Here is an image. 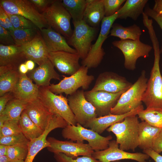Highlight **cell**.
Instances as JSON below:
<instances>
[{"label":"cell","instance_id":"c3c4849f","mask_svg":"<svg viewBox=\"0 0 162 162\" xmlns=\"http://www.w3.org/2000/svg\"><path fill=\"white\" fill-rule=\"evenodd\" d=\"M143 152L148 155L155 162H162V155L156 152L152 149L143 150Z\"/></svg>","mask_w":162,"mask_h":162},{"label":"cell","instance_id":"44dd1931","mask_svg":"<svg viewBox=\"0 0 162 162\" xmlns=\"http://www.w3.org/2000/svg\"><path fill=\"white\" fill-rule=\"evenodd\" d=\"M30 119L44 131L52 117V113L38 98L29 102L25 110Z\"/></svg>","mask_w":162,"mask_h":162},{"label":"cell","instance_id":"484cf974","mask_svg":"<svg viewBox=\"0 0 162 162\" xmlns=\"http://www.w3.org/2000/svg\"><path fill=\"white\" fill-rule=\"evenodd\" d=\"M104 17L103 0H86L83 20L88 25L96 27Z\"/></svg>","mask_w":162,"mask_h":162},{"label":"cell","instance_id":"9a60e30c","mask_svg":"<svg viewBox=\"0 0 162 162\" xmlns=\"http://www.w3.org/2000/svg\"><path fill=\"white\" fill-rule=\"evenodd\" d=\"M133 84L126 78L112 71H105L100 73L97 77L94 85L91 91H103L112 93L126 91Z\"/></svg>","mask_w":162,"mask_h":162},{"label":"cell","instance_id":"ee69618b","mask_svg":"<svg viewBox=\"0 0 162 162\" xmlns=\"http://www.w3.org/2000/svg\"><path fill=\"white\" fill-rule=\"evenodd\" d=\"M39 12H44L50 6L54 0H30Z\"/></svg>","mask_w":162,"mask_h":162},{"label":"cell","instance_id":"4fadbf2b","mask_svg":"<svg viewBox=\"0 0 162 162\" xmlns=\"http://www.w3.org/2000/svg\"><path fill=\"white\" fill-rule=\"evenodd\" d=\"M92 156L101 162H111L123 159H130L138 162H147L150 158L147 154L141 152L130 153L119 148L114 140H110L108 148L104 150L94 152Z\"/></svg>","mask_w":162,"mask_h":162},{"label":"cell","instance_id":"f6af8a7d","mask_svg":"<svg viewBox=\"0 0 162 162\" xmlns=\"http://www.w3.org/2000/svg\"><path fill=\"white\" fill-rule=\"evenodd\" d=\"M144 12L148 16L153 19L158 24L162 30V16L158 14L148 6L145 8ZM160 51V54L162 53V43Z\"/></svg>","mask_w":162,"mask_h":162},{"label":"cell","instance_id":"1f68e13d","mask_svg":"<svg viewBox=\"0 0 162 162\" xmlns=\"http://www.w3.org/2000/svg\"><path fill=\"white\" fill-rule=\"evenodd\" d=\"M19 124L22 133L29 141L39 137L44 131L32 122L25 110L21 114Z\"/></svg>","mask_w":162,"mask_h":162},{"label":"cell","instance_id":"60d3db41","mask_svg":"<svg viewBox=\"0 0 162 162\" xmlns=\"http://www.w3.org/2000/svg\"><path fill=\"white\" fill-rule=\"evenodd\" d=\"M29 141L22 133L0 137V144L8 146L20 143L28 144Z\"/></svg>","mask_w":162,"mask_h":162},{"label":"cell","instance_id":"e575fe53","mask_svg":"<svg viewBox=\"0 0 162 162\" xmlns=\"http://www.w3.org/2000/svg\"><path fill=\"white\" fill-rule=\"evenodd\" d=\"M39 30L38 28L15 29L10 33L16 45L21 46L32 41Z\"/></svg>","mask_w":162,"mask_h":162},{"label":"cell","instance_id":"30bf717a","mask_svg":"<svg viewBox=\"0 0 162 162\" xmlns=\"http://www.w3.org/2000/svg\"><path fill=\"white\" fill-rule=\"evenodd\" d=\"M117 12L109 17H104L101 21L100 32L95 43L92 45L87 57L82 60V66L88 69L95 68L101 62L105 55L102 45L110 33V30L115 20L118 19Z\"/></svg>","mask_w":162,"mask_h":162},{"label":"cell","instance_id":"8992f818","mask_svg":"<svg viewBox=\"0 0 162 162\" xmlns=\"http://www.w3.org/2000/svg\"><path fill=\"white\" fill-rule=\"evenodd\" d=\"M38 98L52 113L60 116L68 124L76 125L77 123L68 99L62 94L57 95L51 92L48 86H41L39 87Z\"/></svg>","mask_w":162,"mask_h":162},{"label":"cell","instance_id":"7402d4cb","mask_svg":"<svg viewBox=\"0 0 162 162\" xmlns=\"http://www.w3.org/2000/svg\"><path fill=\"white\" fill-rule=\"evenodd\" d=\"M40 31L49 52L65 51L77 53L74 49L68 45L64 36L51 27H48Z\"/></svg>","mask_w":162,"mask_h":162},{"label":"cell","instance_id":"9f6ffc18","mask_svg":"<svg viewBox=\"0 0 162 162\" xmlns=\"http://www.w3.org/2000/svg\"><path fill=\"white\" fill-rule=\"evenodd\" d=\"M111 162H121V161L120 160H118L115 161H112Z\"/></svg>","mask_w":162,"mask_h":162},{"label":"cell","instance_id":"816d5d0a","mask_svg":"<svg viewBox=\"0 0 162 162\" xmlns=\"http://www.w3.org/2000/svg\"><path fill=\"white\" fill-rule=\"evenodd\" d=\"M28 70H33L35 67L34 62L30 60H27L25 62Z\"/></svg>","mask_w":162,"mask_h":162},{"label":"cell","instance_id":"5b68a950","mask_svg":"<svg viewBox=\"0 0 162 162\" xmlns=\"http://www.w3.org/2000/svg\"><path fill=\"white\" fill-rule=\"evenodd\" d=\"M41 14L48 27L61 34L67 40L70 37L73 32L70 25L71 17L63 5L62 0H54Z\"/></svg>","mask_w":162,"mask_h":162},{"label":"cell","instance_id":"bcb514c9","mask_svg":"<svg viewBox=\"0 0 162 162\" xmlns=\"http://www.w3.org/2000/svg\"><path fill=\"white\" fill-rule=\"evenodd\" d=\"M14 98L12 92L6 93L0 97V115L4 111L8 103Z\"/></svg>","mask_w":162,"mask_h":162},{"label":"cell","instance_id":"cb8c5ba5","mask_svg":"<svg viewBox=\"0 0 162 162\" xmlns=\"http://www.w3.org/2000/svg\"><path fill=\"white\" fill-rule=\"evenodd\" d=\"M27 60L21 46L0 44V66L18 68L20 64Z\"/></svg>","mask_w":162,"mask_h":162},{"label":"cell","instance_id":"6f0895ef","mask_svg":"<svg viewBox=\"0 0 162 162\" xmlns=\"http://www.w3.org/2000/svg\"><path fill=\"white\" fill-rule=\"evenodd\" d=\"M161 66H162V64H161Z\"/></svg>","mask_w":162,"mask_h":162},{"label":"cell","instance_id":"f1b7e54d","mask_svg":"<svg viewBox=\"0 0 162 162\" xmlns=\"http://www.w3.org/2000/svg\"><path fill=\"white\" fill-rule=\"evenodd\" d=\"M148 0H127L117 12L118 19H126L128 17L134 21L144 13Z\"/></svg>","mask_w":162,"mask_h":162},{"label":"cell","instance_id":"4316f807","mask_svg":"<svg viewBox=\"0 0 162 162\" xmlns=\"http://www.w3.org/2000/svg\"><path fill=\"white\" fill-rule=\"evenodd\" d=\"M18 68L10 66H0V96L13 92L20 78Z\"/></svg>","mask_w":162,"mask_h":162},{"label":"cell","instance_id":"2e32d148","mask_svg":"<svg viewBox=\"0 0 162 162\" xmlns=\"http://www.w3.org/2000/svg\"><path fill=\"white\" fill-rule=\"evenodd\" d=\"M125 92L112 93L103 91L89 90L84 92V95L86 99L95 108L97 116L100 117L110 114L111 109Z\"/></svg>","mask_w":162,"mask_h":162},{"label":"cell","instance_id":"7dc6e473","mask_svg":"<svg viewBox=\"0 0 162 162\" xmlns=\"http://www.w3.org/2000/svg\"><path fill=\"white\" fill-rule=\"evenodd\" d=\"M152 149L158 154L162 152V130L154 139Z\"/></svg>","mask_w":162,"mask_h":162},{"label":"cell","instance_id":"3957f363","mask_svg":"<svg viewBox=\"0 0 162 162\" xmlns=\"http://www.w3.org/2000/svg\"><path fill=\"white\" fill-rule=\"evenodd\" d=\"M148 80L146 71L142 70L137 80L121 95L116 104L111 109L110 113L116 115L125 114L142 105V98Z\"/></svg>","mask_w":162,"mask_h":162},{"label":"cell","instance_id":"f35d334b","mask_svg":"<svg viewBox=\"0 0 162 162\" xmlns=\"http://www.w3.org/2000/svg\"><path fill=\"white\" fill-rule=\"evenodd\" d=\"M54 157L57 162H101L92 156H82L73 158L63 153H54Z\"/></svg>","mask_w":162,"mask_h":162},{"label":"cell","instance_id":"db71d44e","mask_svg":"<svg viewBox=\"0 0 162 162\" xmlns=\"http://www.w3.org/2000/svg\"><path fill=\"white\" fill-rule=\"evenodd\" d=\"M13 161L7 155L0 156V162H12Z\"/></svg>","mask_w":162,"mask_h":162},{"label":"cell","instance_id":"74e56055","mask_svg":"<svg viewBox=\"0 0 162 162\" xmlns=\"http://www.w3.org/2000/svg\"><path fill=\"white\" fill-rule=\"evenodd\" d=\"M19 121L14 120L6 121L0 129V137L22 133Z\"/></svg>","mask_w":162,"mask_h":162},{"label":"cell","instance_id":"ab89813d","mask_svg":"<svg viewBox=\"0 0 162 162\" xmlns=\"http://www.w3.org/2000/svg\"><path fill=\"white\" fill-rule=\"evenodd\" d=\"M125 0H103L105 17H109L116 13Z\"/></svg>","mask_w":162,"mask_h":162},{"label":"cell","instance_id":"ba28073f","mask_svg":"<svg viewBox=\"0 0 162 162\" xmlns=\"http://www.w3.org/2000/svg\"><path fill=\"white\" fill-rule=\"evenodd\" d=\"M0 5L7 14L24 17L33 23L40 30L48 27L42 14L30 0H0Z\"/></svg>","mask_w":162,"mask_h":162},{"label":"cell","instance_id":"d4e9b609","mask_svg":"<svg viewBox=\"0 0 162 162\" xmlns=\"http://www.w3.org/2000/svg\"><path fill=\"white\" fill-rule=\"evenodd\" d=\"M39 87L26 74H21L19 81L12 93L14 98L29 103L38 98Z\"/></svg>","mask_w":162,"mask_h":162},{"label":"cell","instance_id":"11a10c76","mask_svg":"<svg viewBox=\"0 0 162 162\" xmlns=\"http://www.w3.org/2000/svg\"><path fill=\"white\" fill-rule=\"evenodd\" d=\"M12 162H25L24 160H14Z\"/></svg>","mask_w":162,"mask_h":162},{"label":"cell","instance_id":"f907efd6","mask_svg":"<svg viewBox=\"0 0 162 162\" xmlns=\"http://www.w3.org/2000/svg\"><path fill=\"white\" fill-rule=\"evenodd\" d=\"M18 70L20 73L22 74H25L28 70L25 63L21 64L19 66Z\"/></svg>","mask_w":162,"mask_h":162},{"label":"cell","instance_id":"ffe728a7","mask_svg":"<svg viewBox=\"0 0 162 162\" xmlns=\"http://www.w3.org/2000/svg\"><path fill=\"white\" fill-rule=\"evenodd\" d=\"M144 109L143 106L142 105L125 114L116 115L110 113L106 116L97 117L89 120L83 127L89 128L100 134L114 124L122 121L128 116L137 115Z\"/></svg>","mask_w":162,"mask_h":162},{"label":"cell","instance_id":"b9f144b4","mask_svg":"<svg viewBox=\"0 0 162 162\" xmlns=\"http://www.w3.org/2000/svg\"><path fill=\"white\" fill-rule=\"evenodd\" d=\"M0 44L5 46L15 45L10 32L0 26Z\"/></svg>","mask_w":162,"mask_h":162},{"label":"cell","instance_id":"277c9868","mask_svg":"<svg viewBox=\"0 0 162 162\" xmlns=\"http://www.w3.org/2000/svg\"><path fill=\"white\" fill-rule=\"evenodd\" d=\"M63 137L73 141L84 142L86 140L94 152L107 148L112 137L111 135L104 137L93 130L86 128L77 123L76 125H68L63 128Z\"/></svg>","mask_w":162,"mask_h":162},{"label":"cell","instance_id":"7c38bea8","mask_svg":"<svg viewBox=\"0 0 162 162\" xmlns=\"http://www.w3.org/2000/svg\"><path fill=\"white\" fill-rule=\"evenodd\" d=\"M67 99L77 123L83 127L89 120L98 117L95 108L85 98L83 90H78Z\"/></svg>","mask_w":162,"mask_h":162},{"label":"cell","instance_id":"603a6c76","mask_svg":"<svg viewBox=\"0 0 162 162\" xmlns=\"http://www.w3.org/2000/svg\"><path fill=\"white\" fill-rule=\"evenodd\" d=\"M53 64L48 59L30 71L28 76L39 87L48 86L52 79L60 80V76L56 71Z\"/></svg>","mask_w":162,"mask_h":162},{"label":"cell","instance_id":"d6986e66","mask_svg":"<svg viewBox=\"0 0 162 162\" xmlns=\"http://www.w3.org/2000/svg\"><path fill=\"white\" fill-rule=\"evenodd\" d=\"M21 47L27 60H32L39 66L49 59V52L39 30L32 41Z\"/></svg>","mask_w":162,"mask_h":162},{"label":"cell","instance_id":"ac0fdd59","mask_svg":"<svg viewBox=\"0 0 162 162\" xmlns=\"http://www.w3.org/2000/svg\"><path fill=\"white\" fill-rule=\"evenodd\" d=\"M48 58L59 72L70 75L76 73L81 66L77 53L65 51L50 52Z\"/></svg>","mask_w":162,"mask_h":162},{"label":"cell","instance_id":"52a82bcc","mask_svg":"<svg viewBox=\"0 0 162 162\" xmlns=\"http://www.w3.org/2000/svg\"><path fill=\"white\" fill-rule=\"evenodd\" d=\"M74 29L70 37L67 40L70 46L74 47L80 58L84 59L87 56L97 32L96 27L88 25L83 20L73 22Z\"/></svg>","mask_w":162,"mask_h":162},{"label":"cell","instance_id":"d590c367","mask_svg":"<svg viewBox=\"0 0 162 162\" xmlns=\"http://www.w3.org/2000/svg\"><path fill=\"white\" fill-rule=\"evenodd\" d=\"M28 144L20 143L8 146L7 155L13 160H25L28 153Z\"/></svg>","mask_w":162,"mask_h":162},{"label":"cell","instance_id":"d6a6232c","mask_svg":"<svg viewBox=\"0 0 162 162\" xmlns=\"http://www.w3.org/2000/svg\"><path fill=\"white\" fill-rule=\"evenodd\" d=\"M62 3L72 19V22L83 20L86 0H63Z\"/></svg>","mask_w":162,"mask_h":162},{"label":"cell","instance_id":"4dcf8cb0","mask_svg":"<svg viewBox=\"0 0 162 162\" xmlns=\"http://www.w3.org/2000/svg\"><path fill=\"white\" fill-rule=\"evenodd\" d=\"M111 28L110 36L118 37L120 40H139L142 34L140 27L135 24L128 27H124L116 23L113 24Z\"/></svg>","mask_w":162,"mask_h":162},{"label":"cell","instance_id":"9c48e42d","mask_svg":"<svg viewBox=\"0 0 162 162\" xmlns=\"http://www.w3.org/2000/svg\"><path fill=\"white\" fill-rule=\"evenodd\" d=\"M88 68L81 66L76 73L69 77L64 78L58 83L52 84L48 86L49 89L56 94L64 93L71 95L81 88L83 90L87 89L94 80L93 75L88 74Z\"/></svg>","mask_w":162,"mask_h":162},{"label":"cell","instance_id":"e0dca14e","mask_svg":"<svg viewBox=\"0 0 162 162\" xmlns=\"http://www.w3.org/2000/svg\"><path fill=\"white\" fill-rule=\"evenodd\" d=\"M68 124L67 122L59 115L53 114L48 125L40 136L29 142L28 153L25 162H33L36 154L44 148L50 146L47 136L52 130L58 128H64Z\"/></svg>","mask_w":162,"mask_h":162},{"label":"cell","instance_id":"8fae6325","mask_svg":"<svg viewBox=\"0 0 162 162\" xmlns=\"http://www.w3.org/2000/svg\"><path fill=\"white\" fill-rule=\"evenodd\" d=\"M112 44L123 53L124 57V68L132 70L135 69L138 59L140 57H148L152 49V46L142 43L140 40H115L112 42Z\"/></svg>","mask_w":162,"mask_h":162},{"label":"cell","instance_id":"836d02e7","mask_svg":"<svg viewBox=\"0 0 162 162\" xmlns=\"http://www.w3.org/2000/svg\"><path fill=\"white\" fill-rule=\"evenodd\" d=\"M137 115L142 121H145L153 127L162 128V110L146 109Z\"/></svg>","mask_w":162,"mask_h":162},{"label":"cell","instance_id":"7bdbcfd3","mask_svg":"<svg viewBox=\"0 0 162 162\" xmlns=\"http://www.w3.org/2000/svg\"><path fill=\"white\" fill-rule=\"evenodd\" d=\"M0 26L11 32L15 28L6 12L0 5Z\"/></svg>","mask_w":162,"mask_h":162},{"label":"cell","instance_id":"83f0119b","mask_svg":"<svg viewBox=\"0 0 162 162\" xmlns=\"http://www.w3.org/2000/svg\"><path fill=\"white\" fill-rule=\"evenodd\" d=\"M162 128L152 126L147 122H140L138 125V147L143 150L152 149L154 141Z\"/></svg>","mask_w":162,"mask_h":162},{"label":"cell","instance_id":"f546056e","mask_svg":"<svg viewBox=\"0 0 162 162\" xmlns=\"http://www.w3.org/2000/svg\"><path fill=\"white\" fill-rule=\"evenodd\" d=\"M28 102L14 98L7 104L0 115V119L4 122L7 120L19 121L23 111L25 110Z\"/></svg>","mask_w":162,"mask_h":162},{"label":"cell","instance_id":"5bb4252c","mask_svg":"<svg viewBox=\"0 0 162 162\" xmlns=\"http://www.w3.org/2000/svg\"><path fill=\"white\" fill-rule=\"evenodd\" d=\"M47 140L50 144L47 148L49 151L54 154L62 153L73 158L80 156H92L94 152L88 143L60 140L53 137H49Z\"/></svg>","mask_w":162,"mask_h":162},{"label":"cell","instance_id":"8d00e7d4","mask_svg":"<svg viewBox=\"0 0 162 162\" xmlns=\"http://www.w3.org/2000/svg\"><path fill=\"white\" fill-rule=\"evenodd\" d=\"M7 14L15 29L38 28L31 21L23 16L17 14Z\"/></svg>","mask_w":162,"mask_h":162},{"label":"cell","instance_id":"f5cc1de1","mask_svg":"<svg viewBox=\"0 0 162 162\" xmlns=\"http://www.w3.org/2000/svg\"><path fill=\"white\" fill-rule=\"evenodd\" d=\"M8 146L0 144V156L7 155Z\"/></svg>","mask_w":162,"mask_h":162},{"label":"cell","instance_id":"7a4b0ae2","mask_svg":"<svg viewBox=\"0 0 162 162\" xmlns=\"http://www.w3.org/2000/svg\"><path fill=\"white\" fill-rule=\"evenodd\" d=\"M137 115L125 117L122 121L113 124L106 130L112 132L116 137L119 148L124 151H134L138 146V125Z\"/></svg>","mask_w":162,"mask_h":162},{"label":"cell","instance_id":"6da1fadb","mask_svg":"<svg viewBox=\"0 0 162 162\" xmlns=\"http://www.w3.org/2000/svg\"><path fill=\"white\" fill-rule=\"evenodd\" d=\"M152 45L154 62L142 101L145 104L146 109L162 110V76L159 66L160 49L158 43H154Z\"/></svg>","mask_w":162,"mask_h":162},{"label":"cell","instance_id":"681fc988","mask_svg":"<svg viewBox=\"0 0 162 162\" xmlns=\"http://www.w3.org/2000/svg\"><path fill=\"white\" fill-rule=\"evenodd\" d=\"M154 2L153 10L158 14L162 16V0H155Z\"/></svg>","mask_w":162,"mask_h":162}]
</instances>
